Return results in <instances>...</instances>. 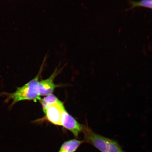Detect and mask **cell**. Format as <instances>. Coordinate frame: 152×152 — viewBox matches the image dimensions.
I'll return each instance as SVG.
<instances>
[{
  "label": "cell",
  "instance_id": "obj_1",
  "mask_svg": "<svg viewBox=\"0 0 152 152\" xmlns=\"http://www.w3.org/2000/svg\"><path fill=\"white\" fill-rule=\"evenodd\" d=\"M47 56H45L41 66L39 73L33 79L25 84L23 86L18 87L15 92L12 93H1V96H7L5 102L12 100L10 107L19 102L23 100L39 101L41 99L39 96V83L40 77L43 71L44 66L46 62Z\"/></svg>",
  "mask_w": 152,
  "mask_h": 152
},
{
  "label": "cell",
  "instance_id": "obj_2",
  "mask_svg": "<svg viewBox=\"0 0 152 152\" xmlns=\"http://www.w3.org/2000/svg\"><path fill=\"white\" fill-rule=\"evenodd\" d=\"M83 133V142L91 144L101 152H126L116 140L97 134L88 126Z\"/></svg>",
  "mask_w": 152,
  "mask_h": 152
},
{
  "label": "cell",
  "instance_id": "obj_3",
  "mask_svg": "<svg viewBox=\"0 0 152 152\" xmlns=\"http://www.w3.org/2000/svg\"><path fill=\"white\" fill-rule=\"evenodd\" d=\"M65 111L64 104L60 101L49 106L44 113L49 122L55 125L62 126V116Z\"/></svg>",
  "mask_w": 152,
  "mask_h": 152
},
{
  "label": "cell",
  "instance_id": "obj_4",
  "mask_svg": "<svg viewBox=\"0 0 152 152\" xmlns=\"http://www.w3.org/2000/svg\"><path fill=\"white\" fill-rule=\"evenodd\" d=\"M63 68V67L60 68V66H58L48 78L39 80V89L40 96H46L52 94L55 89L59 86L58 85L55 84L54 80L61 72Z\"/></svg>",
  "mask_w": 152,
  "mask_h": 152
},
{
  "label": "cell",
  "instance_id": "obj_5",
  "mask_svg": "<svg viewBox=\"0 0 152 152\" xmlns=\"http://www.w3.org/2000/svg\"><path fill=\"white\" fill-rule=\"evenodd\" d=\"M62 126L71 132L77 138L79 134L83 133L87 126L79 123L66 111L64 112L62 116Z\"/></svg>",
  "mask_w": 152,
  "mask_h": 152
},
{
  "label": "cell",
  "instance_id": "obj_6",
  "mask_svg": "<svg viewBox=\"0 0 152 152\" xmlns=\"http://www.w3.org/2000/svg\"><path fill=\"white\" fill-rule=\"evenodd\" d=\"M83 143V140L76 139L67 140L62 144L58 152H75Z\"/></svg>",
  "mask_w": 152,
  "mask_h": 152
},
{
  "label": "cell",
  "instance_id": "obj_7",
  "mask_svg": "<svg viewBox=\"0 0 152 152\" xmlns=\"http://www.w3.org/2000/svg\"><path fill=\"white\" fill-rule=\"evenodd\" d=\"M42 106L44 113L45 110L52 104L60 101V100L54 94H51L46 96L39 101Z\"/></svg>",
  "mask_w": 152,
  "mask_h": 152
},
{
  "label": "cell",
  "instance_id": "obj_8",
  "mask_svg": "<svg viewBox=\"0 0 152 152\" xmlns=\"http://www.w3.org/2000/svg\"><path fill=\"white\" fill-rule=\"evenodd\" d=\"M131 7L129 10L135 7H142L152 9V0H142L140 1H130Z\"/></svg>",
  "mask_w": 152,
  "mask_h": 152
}]
</instances>
